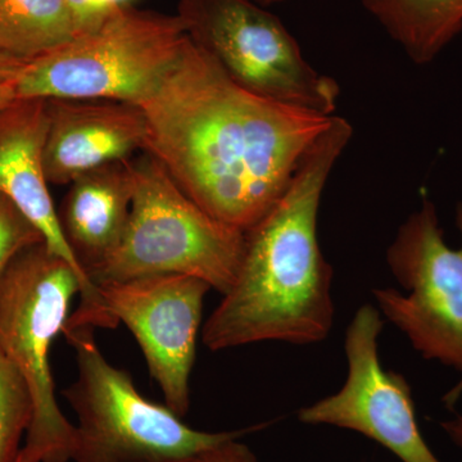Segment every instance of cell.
I'll return each mask as SVG.
<instances>
[{
  "instance_id": "cell-7",
  "label": "cell",
  "mask_w": 462,
  "mask_h": 462,
  "mask_svg": "<svg viewBox=\"0 0 462 462\" xmlns=\"http://www.w3.org/2000/svg\"><path fill=\"white\" fill-rule=\"evenodd\" d=\"M188 36L231 80L263 98L333 116L340 88L307 62L281 18L254 0H180Z\"/></svg>"
},
{
  "instance_id": "cell-15",
  "label": "cell",
  "mask_w": 462,
  "mask_h": 462,
  "mask_svg": "<svg viewBox=\"0 0 462 462\" xmlns=\"http://www.w3.org/2000/svg\"><path fill=\"white\" fill-rule=\"evenodd\" d=\"M67 0H0V53L27 65L80 35Z\"/></svg>"
},
{
  "instance_id": "cell-4",
  "label": "cell",
  "mask_w": 462,
  "mask_h": 462,
  "mask_svg": "<svg viewBox=\"0 0 462 462\" xmlns=\"http://www.w3.org/2000/svg\"><path fill=\"white\" fill-rule=\"evenodd\" d=\"M93 327L65 328L78 364V378L63 391L75 411L71 460L75 462H190L249 431L208 433L188 427L169 407L139 393L129 374L109 364Z\"/></svg>"
},
{
  "instance_id": "cell-5",
  "label": "cell",
  "mask_w": 462,
  "mask_h": 462,
  "mask_svg": "<svg viewBox=\"0 0 462 462\" xmlns=\"http://www.w3.org/2000/svg\"><path fill=\"white\" fill-rule=\"evenodd\" d=\"M187 41L178 14L121 5L93 30L27 63L12 80L14 98L106 99L141 106Z\"/></svg>"
},
{
  "instance_id": "cell-24",
  "label": "cell",
  "mask_w": 462,
  "mask_h": 462,
  "mask_svg": "<svg viewBox=\"0 0 462 462\" xmlns=\"http://www.w3.org/2000/svg\"><path fill=\"white\" fill-rule=\"evenodd\" d=\"M254 2L258 3L260 5H273V3L282 2V0H254Z\"/></svg>"
},
{
  "instance_id": "cell-23",
  "label": "cell",
  "mask_w": 462,
  "mask_h": 462,
  "mask_svg": "<svg viewBox=\"0 0 462 462\" xmlns=\"http://www.w3.org/2000/svg\"><path fill=\"white\" fill-rule=\"evenodd\" d=\"M20 462H39V461L36 460V458L32 457V456L27 455L26 452L23 451V452H21Z\"/></svg>"
},
{
  "instance_id": "cell-12",
  "label": "cell",
  "mask_w": 462,
  "mask_h": 462,
  "mask_svg": "<svg viewBox=\"0 0 462 462\" xmlns=\"http://www.w3.org/2000/svg\"><path fill=\"white\" fill-rule=\"evenodd\" d=\"M44 167L48 182L69 185L83 173L144 152L147 123L133 103L48 99Z\"/></svg>"
},
{
  "instance_id": "cell-6",
  "label": "cell",
  "mask_w": 462,
  "mask_h": 462,
  "mask_svg": "<svg viewBox=\"0 0 462 462\" xmlns=\"http://www.w3.org/2000/svg\"><path fill=\"white\" fill-rule=\"evenodd\" d=\"M80 291L71 264L45 243L21 252L0 275V346L29 388L33 413L23 451L39 462L71 461L74 424L57 403L51 348Z\"/></svg>"
},
{
  "instance_id": "cell-3",
  "label": "cell",
  "mask_w": 462,
  "mask_h": 462,
  "mask_svg": "<svg viewBox=\"0 0 462 462\" xmlns=\"http://www.w3.org/2000/svg\"><path fill=\"white\" fill-rule=\"evenodd\" d=\"M134 194L115 251L89 273L94 287L139 276H196L226 294L238 276L245 231L212 217L147 153L130 160Z\"/></svg>"
},
{
  "instance_id": "cell-21",
  "label": "cell",
  "mask_w": 462,
  "mask_h": 462,
  "mask_svg": "<svg viewBox=\"0 0 462 462\" xmlns=\"http://www.w3.org/2000/svg\"><path fill=\"white\" fill-rule=\"evenodd\" d=\"M440 427L454 445L462 448V415H456L451 420L440 422Z\"/></svg>"
},
{
  "instance_id": "cell-2",
  "label": "cell",
  "mask_w": 462,
  "mask_h": 462,
  "mask_svg": "<svg viewBox=\"0 0 462 462\" xmlns=\"http://www.w3.org/2000/svg\"><path fill=\"white\" fill-rule=\"evenodd\" d=\"M346 118L334 116L266 215L245 231V254L233 287L207 319L209 351L281 340L311 345L333 327V269L318 239L322 191L352 138Z\"/></svg>"
},
{
  "instance_id": "cell-9",
  "label": "cell",
  "mask_w": 462,
  "mask_h": 462,
  "mask_svg": "<svg viewBox=\"0 0 462 462\" xmlns=\"http://www.w3.org/2000/svg\"><path fill=\"white\" fill-rule=\"evenodd\" d=\"M211 285L196 276L161 273L97 287L106 329L120 322L141 346L165 404L179 418L189 411V380L196 363L203 302Z\"/></svg>"
},
{
  "instance_id": "cell-19",
  "label": "cell",
  "mask_w": 462,
  "mask_h": 462,
  "mask_svg": "<svg viewBox=\"0 0 462 462\" xmlns=\"http://www.w3.org/2000/svg\"><path fill=\"white\" fill-rule=\"evenodd\" d=\"M67 2L74 12L81 33L93 30L102 23L103 18L107 16L100 14L94 0H67Z\"/></svg>"
},
{
  "instance_id": "cell-18",
  "label": "cell",
  "mask_w": 462,
  "mask_h": 462,
  "mask_svg": "<svg viewBox=\"0 0 462 462\" xmlns=\"http://www.w3.org/2000/svg\"><path fill=\"white\" fill-rule=\"evenodd\" d=\"M238 439L227 440L207 449L190 462H258L256 455Z\"/></svg>"
},
{
  "instance_id": "cell-8",
  "label": "cell",
  "mask_w": 462,
  "mask_h": 462,
  "mask_svg": "<svg viewBox=\"0 0 462 462\" xmlns=\"http://www.w3.org/2000/svg\"><path fill=\"white\" fill-rule=\"evenodd\" d=\"M455 220L461 236L458 248L447 245L436 205L422 200L387 251L389 269L409 293L394 288H376L373 293L382 314L425 360L462 374V202L456 206ZM461 394L462 380L443 401L454 407Z\"/></svg>"
},
{
  "instance_id": "cell-16",
  "label": "cell",
  "mask_w": 462,
  "mask_h": 462,
  "mask_svg": "<svg viewBox=\"0 0 462 462\" xmlns=\"http://www.w3.org/2000/svg\"><path fill=\"white\" fill-rule=\"evenodd\" d=\"M32 413L25 380L0 346V462H20Z\"/></svg>"
},
{
  "instance_id": "cell-13",
  "label": "cell",
  "mask_w": 462,
  "mask_h": 462,
  "mask_svg": "<svg viewBox=\"0 0 462 462\" xmlns=\"http://www.w3.org/2000/svg\"><path fill=\"white\" fill-rule=\"evenodd\" d=\"M130 160L116 161L76 178L58 211L63 236L87 276L123 238L134 194Z\"/></svg>"
},
{
  "instance_id": "cell-14",
  "label": "cell",
  "mask_w": 462,
  "mask_h": 462,
  "mask_svg": "<svg viewBox=\"0 0 462 462\" xmlns=\"http://www.w3.org/2000/svg\"><path fill=\"white\" fill-rule=\"evenodd\" d=\"M416 65H428L462 32V0H363Z\"/></svg>"
},
{
  "instance_id": "cell-17",
  "label": "cell",
  "mask_w": 462,
  "mask_h": 462,
  "mask_svg": "<svg viewBox=\"0 0 462 462\" xmlns=\"http://www.w3.org/2000/svg\"><path fill=\"white\" fill-rule=\"evenodd\" d=\"M39 243H45L41 230L0 193V275L21 252Z\"/></svg>"
},
{
  "instance_id": "cell-20",
  "label": "cell",
  "mask_w": 462,
  "mask_h": 462,
  "mask_svg": "<svg viewBox=\"0 0 462 462\" xmlns=\"http://www.w3.org/2000/svg\"><path fill=\"white\" fill-rule=\"evenodd\" d=\"M26 65L0 53V83L14 80Z\"/></svg>"
},
{
  "instance_id": "cell-11",
  "label": "cell",
  "mask_w": 462,
  "mask_h": 462,
  "mask_svg": "<svg viewBox=\"0 0 462 462\" xmlns=\"http://www.w3.org/2000/svg\"><path fill=\"white\" fill-rule=\"evenodd\" d=\"M48 99H14L0 109V193L8 197L42 234L45 245L71 264L81 281L80 306L69 327H105L97 288L78 263L63 236L44 167Z\"/></svg>"
},
{
  "instance_id": "cell-1",
  "label": "cell",
  "mask_w": 462,
  "mask_h": 462,
  "mask_svg": "<svg viewBox=\"0 0 462 462\" xmlns=\"http://www.w3.org/2000/svg\"><path fill=\"white\" fill-rule=\"evenodd\" d=\"M139 107L144 152L207 214L243 231L281 199L334 117L251 93L189 36Z\"/></svg>"
},
{
  "instance_id": "cell-10",
  "label": "cell",
  "mask_w": 462,
  "mask_h": 462,
  "mask_svg": "<svg viewBox=\"0 0 462 462\" xmlns=\"http://www.w3.org/2000/svg\"><path fill=\"white\" fill-rule=\"evenodd\" d=\"M378 310L365 305L346 334L348 374L338 392L298 412L309 425H331L375 440L402 462H440L425 442L416 421L411 388L403 375L383 369Z\"/></svg>"
},
{
  "instance_id": "cell-22",
  "label": "cell",
  "mask_w": 462,
  "mask_h": 462,
  "mask_svg": "<svg viewBox=\"0 0 462 462\" xmlns=\"http://www.w3.org/2000/svg\"><path fill=\"white\" fill-rule=\"evenodd\" d=\"M14 93L12 88V81L7 83H0V109L5 108L9 103L14 102Z\"/></svg>"
}]
</instances>
